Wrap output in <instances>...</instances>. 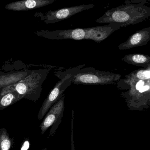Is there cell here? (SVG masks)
Returning a JSON list of instances; mask_svg holds the SVG:
<instances>
[{
	"label": "cell",
	"instance_id": "15",
	"mask_svg": "<svg viewBox=\"0 0 150 150\" xmlns=\"http://www.w3.org/2000/svg\"><path fill=\"white\" fill-rule=\"evenodd\" d=\"M41 150H47V149H46V148H45V149H43Z\"/></svg>",
	"mask_w": 150,
	"mask_h": 150
},
{
	"label": "cell",
	"instance_id": "3",
	"mask_svg": "<svg viewBox=\"0 0 150 150\" xmlns=\"http://www.w3.org/2000/svg\"><path fill=\"white\" fill-rule=\"evenodd\" d=\"M51 69V66H48L45 68L32 70L29 75L11 86L19 93L22 99L37 102L41 95L42 84Z\"/></svg>",
	"mask_w": 150,
	"mask_h": 150
},
{
	"label": "cell",
	"instance_id": "5",
	"mask_svg": "<svg viewBox=\"0 0 150 150\" xmlns=\"http://www.w3.org/2000/svg\"><path fill=\"white\" fill-rule=\"evenodd\" d=\"M121 75L108 71H100L94 68H81L74 74L72 83L79 85H115Z\"/></svg>",
	"mask_w": 150,
	"mask_h": 150
},
{
	"label": "cell",
	"instance_id": "6",
	"mask_svg": "<svg viewBox=\"0 0 150 150\" xmlns=\"http://www.w3.org/2000/svg\"><path fill=\"white\" fill-rule=\"evenodd\" d=\"M95 5L93 4H82L45 12H37L34 16L39 18L46 24H54L69 18L81 11L92 8Z\"/></svg>",
	"mask_w": 150,
	"mask_h": 150
},
{
	"label": "cell",
	"instance_id": "4",
	"mask_svg": "<svg viewBox=\"0 0 150 150\" xmlns=\"http://www.w3.org/2000/svg\"><path fill=\"white\" fill-rule=\"evenodd\" d=\"M84 66L85 65H80L69 69L64 72L58 71L54 72V74L60 79V80L56 83L43 102L38 114V118L39 120H42L52 107L65 95L63 93L72 83L74 74Z\"/></svg>",
	"mask_w": 150,
	"mask_h": 150
},
{
	"label": "cell",
	"instance_id": "10",
	"mask_svg": "<svg viewBox=\"0 0 150 150\" xmlns=\"http://www.w3.org/2000/svg\"><path fill=\"white\" fill-rule=\"evenodd\" d=\"M22 99L11 86L4 87L0 91V110H2Z\"/></svg>",
	"mask_w": 150,
	"mask_h": 150
},
{
	"label": "cell",
	"instance_id": "8",
	"mask_svg": "<svg viewBox=\"0 0 150 150\" xmlns=\"http://www.w3.org/2000/svg\"><path fill=\"white\" fill-rule=\"evenodd\" d=\"M150 41V27L139 30L119 46L120 50H127L147 45Z\"/></svg>",
	"mask_w": 150,
	"mask_h": 150
},
{
	"label": "cell",
	"instance_id": "1",
	"mask_svg": "<svg viewBox=\"0 0 150 150\" xmlns=\"http://www.w3.org/2000/svg\"><path fill=\"white\" fill-rule=\"evenodd\" d=\"M115 23L107 24L104 25L70 30L37 31L35 34L39 37L52 40L71 39L74 40H93L100 43L110 36L115 31L120 29Z\"/></svg>",
	"mask_w": 150,
	"mask_h": 150
},
{
	"label": "cell",
	"instance_id": "13",
	"mask_svg": "<svg viewBox=\"0 0 150 150\" xmlns=\"http://www.w3.org/2000/svg\"><path fill=\"white\" fill-rule=\"evenodd\" d=\"M14 144V139L10 137L7 129H0V150H10Z\"/></svg>",
	"mask_w": 150,
	"mask_h": 150
},
{
	"label": "cell",
	"instance_id": "11",
	"mask_svg": "<svg viewBox=\"0 0 150 150\" xmlns=\"http://www.w3.org/2000/svg\"><path fill=\"white\" fill-rule=\"evenodd\" d=\"M31 70H24L0 76V88H4L18 83L29 74Z\"/></svg>",
	"mask_w": 150,
	"mask_h": 150
},
{
	"label": "cell",
	"instance_id": "7",
	"mask_svg": "<svg viewBox=\"0 0 150 150\" xmlns=\"http://www.w3.org/2000/svg\"><path fill=\"white\" fill-rule=\"evenodd\" d=\"M65 95L56 102L45 115V118L40 126L41 135L52 127L48 138L53 136L62 122L65 110Z\"/></svg>",
	"mask_w": 150,
	"mask_h": 150
},
{
	"label": "cell",
	"instance_id": "14",
	"mask_svg": "<svg viewBox=\"0 0 150 150\" xmlns=\"http://www.w3.org/2000/svg\"><path fill=\"white\" fill-rule=\"evenodd\" d=\"M147 0H125L126 4L140 3H146Z\"/></svg>",
	"mask_w": 150,
	"mask_h": 150
},
{
	"label": "cell",
	"instance_id": "2",
	"mask_svg": "<svg viewBox=\"0 0 150 150\" xmlns=\"http://www.w3.org/2000/svg\"><path fill=\"white\" fill-rule=\"evenodd\" d=\"M145 4H126L111 9L96 22L106 24L115 23L121 28L137 24L150 18V7Z\"/></svg>",
	"mask_w": 150,
	"mask_h": 150
},
{
	"label": "cell",
	"instance_id": "12",
	"mask_svg": "<svg viewBox=\"0 0 150 150\" xmlns=\"http://www.w3.org/2000/svg\"><path fill=\"white\" fill-rule=\"evenodd\" d=\"M122 60L128 64L147 68L150 67V56L141 54H131L123 57Z\"/></svg>",
	"mask_w": 150,
	"mask_h": 150
},
{
	"label": "cell",
	"instance_id": "9",
	"mask_svg": "<svg viewBox=\"0 0 150 150\" xmlns=\"http://www.w3.org/2000/svg\"><path fill=\"white\" fill-rule=\"evenodd\" d=\"M55 0H21L10 3L5 6L6 9L21 11L34 9L53 3Z\"/></svg>",
	"mask_w": 150,
	"mask_h": 150
}]
</instances>
